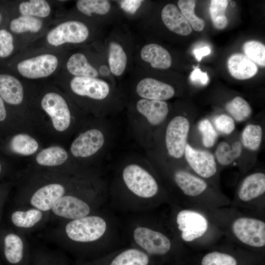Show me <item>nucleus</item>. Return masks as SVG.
Instances as JSON below:
<instances>
[{
  "label": "nucleus",
  "mask_w": 265,
  "mask_h": 265,
  "mask_svg": "<svg viewBox=\"0 0 265 265\" xmlns=\"http://www.w3.org/2000/svg\"><path fill=\"white\" fill-rule=\"evenodd\" d=\"M7 147L10 152L20 156H30L37 152L39 144L31 136L19 133L12 136L9 140Z\"/></svg>",
  "instance_id": "30"
},
{
  "label": "nucleus",
  "mask_w": 265,
  "mask_h": 265,
  "mask_svg": "<svg viewBox=\"0 0 265 265\" xmlns=\"http://www.w3.org/2000/svg\"><path fill=\"white\" fill-rule=\"evenodd\" d=\"M135 67L166 70L172 65V57L169 51L162 46L154 42L136 41L132 63Z\"/></svg>",
  "instance_id": "12"
},
{
  "label": "nucleus",
  "mask_w": 265,
  "mask_h": 265,
  "mask_svg": "<svg viewBox=\"0 0 265 265\" xmlns=\"http://www.w3.org/2000/svg\"><path fill=\"white\" fill-rule=\"evenodd\" d=\"M228 5L227 0H212L210 6V13L214 26L222 29L228 25V19L225 16V11Z\"/></svg>",
  "instance_id": "38"
},
{
  "label": "nucleus",
  "mask_w": 265,
  "mask_h": 265,
  "mask_svg": "<svg viewBox=\"0 0 265 265\" xmlns=\"http://www.w3.org/2000/svg\"><path fill=\"white\" fill-rule=\"evenodd\" d=\"M14 49L13 38L12 34L5 29L0 30V57L9 56Z\"/></svg>",
  "instance_id": "43"
},
{
  "label": "nucleus",
  "mask_w": 265,
  "mask_h": 265,
  "mask_svg": "<svg viewBox=\"0 0 265 265\" xmlns=\"http://www.w3.org/2000/svg\"><path fill=\"white\" fill-rule=\"evenodd\" d=\"M58 61L52 54L45 53L20 62L17 70L23 77L36 79L48 77L56 69Z\"/></svg>",
  "instance_id": "19"
},
{
  "label": "nucleus",
  "mask_w": 265,
  "mask_h": 265,
  "mask_svg": "<svg viewBox=\"0 0 265 265\" xmlns=\"http://www.w3.org/2000/svg\"><path fill=\"white\" fill-rule=\"evenodd\" d=\"M66 68L74 77L99 78L117 82L107 65L95 66L81 52L75 53L70 56L66 63Z\"/></svg>",
  "instance_id": "21"
},
{
  "label": "nucleus",
  "mask_w": 265,
  "mask_h": 265,
  "mask_svg": "<svg viewBox=\"0 0 265 265\" xmlns=\"http://www.w3.org/2000/svg\"><path fill=\"white\" fill-rule=\"evenodd\" d=\"M88 182L79 178H71L61 173H42L32 178L9 204L12 206L33 207L50 212L61 197Z\"/></svg>",
  "instance_id": "1"
},
{
  "label": "nucleus",
  "mask_w": 265,
  "mask_h": 265,
  "mask_svg": "<svg viewBox=\"0 0 265 265\" xmlns=\"http://www.w3.org/2000/svg\"><path fill=\"white\" fill-rule=\"evenodd\" d=\"M184 154L190 167L198 175L209 178L216 173V164L210 152L196 150L186 144Z\"/></svg>",
  "instance_id": "22"
},
{
  "label": "nucleus",
  "mask_w": 265,
  "mask_h": 265,
  "mask_svg": "<svg viewBox=\"0 0 265 265\" xmlns=\"http://www.w3.org/2000/svg\"><path fill=\"white\" fill-rule=\"evenodd\" d=\"M228 71L238 80H246L253 77L258 72L257 65L242 53L232 54L227 61Z\"/></svg>",
  "instance_id": "27"
},
{
  "label": "nucleus",
  "mask_w": 265,
  "mask_h": 265,
  "mask_svg": "<svg viewBox=\"0 0 265 265\" xmlns=\"http://www.w3.org/2000/svg\"><path fill=\"white\" fill-rule=\"evenodd\" d=\"M42 109L49 116L54 129L64 132L72 125L74 117L67 101L57 93H46L41 101Z\"/></svg>",
  "instance_id": "13"
},
{
  "label": "nucleus",
  "mask_w": 265,
  "mask_h": 265,
  "mask_svg": "<svg viewBox=\"0 0 265 265\" xmlns=\"http://www.w3.org/2000/svg\"><path fill=\"white\" fill-rule=\"evenodd\" d=\"M42 25V21L38 18L21 15L11 21L10 28L12 32L16 33L28 31L35 33L41 29Z\"/></svg>",
  "instance_id": "34"
},
{
  "label": "nucleus",
  "mask_w": 265,
  "mask_h": 265,
  "mask_svg": "<svg viewBox=\"0 0 265 265\" xmlns=\"http://www.w3.org/2000/svg\"><path fill=\"white\" fill-rule=\"evenodd\" d=\"M115 26L104 46L109 71L117 80L131 70L137 40L124 26Z\"/></svg>",
  "instance_id": "5"
},
{
  "label": "nucleus",
  "mask_w": 265,
  "mask_h": 265,
  "mask_svg": "<svg viewBox=\"0 0 265 265\" xmlns=\"http://www.w3.org/2000/svg\"><path fill=\"white\" fill-rule=\"evenodd\" d=\"M243 50L245 55L255 64L265 66V46L263 44L255 40L249 41L243 44Z\"/></svg>",
  "instance_id": "39"
},
{
  "label": "nucleus",
  "mask_w": 265,
  "mask_h": 265,
  "mask_svg": "<svg viewBox=\"0 0 265 265\" xmlns=\"http://www.w3.org/2000/svg\"><path fill=\"white\" fill-rule=\"evenodd\" d=\"M227 111L238 122L244 121L252 113V109L248 102L241 97L237 96L228 102L226 106Z\"/></svg>",
  "instance_id": "36"
},
{
  "label": "nucleus",
  "mask_w": 265,
  "mask_h": 265,
  "mask_svg": "<svg viewBox=\"0 0 265 265\" xmlns=\"http://www.w3.org/2000/svg\"><path fill=\"white\" fill-rule=\"evenodd\" d=\"M181 237L185 242L193 241L203 236L209 224L206 218L199 212L184 209L180 211L176 218Z\"/></svg>",
  "instance_id": "18"
},
{
  "label": "nucleus",
  "mask_w": 265,
  "mask_h": 265,
  "mask_svg": "<svg viewBox=\"0 0 265 265\" xmlns=\"http://www.w3.org/2000/svg\"><path fill=\"white\" fill-rule=\"evenodd\" d=\"M116 3L123 15L129 18H136V15L142 17L145 14V0H117Z\"/></svg>",
  "instance_id": "40"
},
{
  "label": "nucleus",
  "mask_w": 265,
  "mask_h": 265,
  "mask_svg": "<svg viewBox=\"0 0 265 265\" xmlns=\"http://www.w3.org/2000/svg\"><path fill=\"white\" fill-rule=\"evenodd\" d=\"M149 262L146 254L138 249L132 248L116 256L110 265H148Z\"/></svg>",
  "instance_id": "32"
},
{
  "label": "nucleus",
  "mask_w": 265,
  "mask_h": 265,
  "mask_svg": "<svg viewBox=\"0 0 265 265\" xmlns=\"http://www.w3.org/2000/svg\"><path fill=\"white\" fill-rule=\"evenodd\" d=\"M8 174V170L5 165L0 160V179L6 176Z\"/></svg>",
  "instance_id": "49"
},
{
  "label": "nucleus",
  "mask_w": 265,
  "mask_h": 265,
  "mask_svg": "<svg viewBox=\"0 0 265 265\" xmlns=\"http://www.w3.org/2000/svg\"><path fill=\"white\" fill-rule=\"evenodd\" d=\"M173 178L178 187L186 196H197L207 188V184L205 181L186 171H175Z\"/></svg>",
  "instance_id": "25"
},
{
  "label": "nucleus",
  "mask_w": 265,
  "mask_h": 265,
  "mask_svg": "<svg viewBox=\"0 0 265 265\" xmlns=\"http://www.w3.org/2000/svg\"><path fill=\"white\" fill-rule=\"evenodd\" d=\"M195 4L196 1L194 0H179L177 1L178 8L190 26L194 30L201 31L204 28L205 23L195 14Z\"/></svg>",
  "instance_id": "35"
},
{
  "label": "nucleus",
  "mask_w": 265,
  "mask_h": 265,
  "mask_svg": "<svg viewBox=\"0 0 265 265\" xmlns=\"http://www.w3.org/2000/svg\"><path fill=\"white\" fill-rule=\"evenodd\" d=\"M131 130L136 140L144 148L148 145L153 128L162 124L169 112L166 101L131 99L127 101Z\"/></svg>",
  "instance_id": "4"
},
{
  "label": "nucleus",
  "mask_w": 265,
  "mask_h": 265,
  "mask_svg": "<svg viewBox=\"0 0 265 265\" xmlns=\"http://www.w3.org/2000/svg\"><path fill=\"white\" fill-rule=\"evenodd\" d=\"M30 265H67L60 250L43 246L32 247Z\"/></svg>",
  "instance_id": "29"
},
{
  "label": "nucleus",
  "mask_w": 265,
  "mask_h": 265,
  "mask_svg": "<svg viewBox=\"0 0 265 265\" xmlns=\"http://www.w3.org/2000/svg\"><path fill=\"white\" fill-rule=\"evenodd\" d=\"M11 184L10 182L0 184V227L3 222L4 210L9 200Z\"/></svg>",
  "instance_id": "45"
},
{
  "label": "nucleus",
  "mask_w": 265,
  "mask_h": 265,
  "mask_svg": "<svg viewBox=\"0 0 265 265\" xmlns=\"http://www.w3.org/2000/svg\"><path fill=\"white\" fill-rule=\"evenodd\" d=\"M161 20L170 31L182 36H187L192 28L178 6L173 3L165 5L160 12Z\"/></svg>",
  "instance_id": "23"
},
{
  "label": "nucleus",
  "mask_w": 265,
  "mask_h": 265,
  "mask_svg": "<svg viewBox=\"0 0 265 265\" xmlns=\"http://www.w3.org/2000/svg\"><path fill=\"white\" fill-rule=\"evenodd\" d=\"M69 87L75 96L92 103L94 113L99 118L116 113L126 105V96L117 82L99 78L73 77Z\"/></svg>",
  "instance_id": "3"
},
{
  "label": "nucleus",
  "mask_w": 265,
  "mask_h": 265,
  "mask_svg": "<svg viewBox=\"0 0 265 265\" xmlns=\"http://www.w3.org/2000/svg\"><path fill=\"white\" fill-rule=\"evenodd\" d=\"M211 53V49L208 46L195 49L193 53L198 61H200L203 56L209 55Z\"/></svg>",
  "instance_id": "47"
},
{
  "label": "nucleus",
  "mask_w": 265,
  "mask_h": 265,
  "mask_svg": "<svg viewBox=\"0 0 265 265\" xmlns=\"http://www.w3.org/2000/svg\"><path fill=\"white\" fill-rule=\"evenodd\" d=\"M19 9L22 15L45 18L51 13V7L45 0H30L21 2Z\"/></svg>",
  "instance_id": "33"
},
{
  "label": "nucleus",
  "mask_w": 265,
  "mask_h": 265,
  "mask_svg": "<svg viewBox=\"0 0 265 265\" xmlns=\"http://www.w3.org/2000/svg\"><path fill=\"white\" fill-rule=\"evenodd\" d=\"M265 192V175L257 172L247 176L243 181L238 191V197L247 202L257 198Z\"/></svg>",
  "instance_id": "26"
},
{
  "label": "nucleus",
  "mask_w": 265,
  "mask_h": 265,
  "mask_svg": "<svg viewBox=\"0 0 265 265\" xmlns=\"http://www.w3.org/2000/svg\"><path fill=\"white\" fill-rule=\"evenodd\" d=\"M32 249L26 235L2 222L0 227V259L5 265H30Z\"/></svg>",
  "instance_id": "8"
},
{
  "label": "nucleus",
  "mask_w": 265,
  "mask_h": 265,
  "mask_svg": "<svg viewBox=\"0 0 265 265\" xmlns=\"http://www.w3.org/2000/svg\"><path fill=\"white\" fill-rule=\"evenodd\" d=\"M133 237L136 243L150 254L164 255L171 247V242L166 235L148 227L136 228Z\"/></svg>",
  "instance_id": "20"
},
{
  "label": "nucleus",
  "mask_w": 265,
  "mask_h": 265,
  "mask_svg": "<svg viewBox=\"0 0 265 265\" xmlns=\"http://www.w3.org/2000/svg\"><path fill=\"white\" fill-rule=\"evenodd\" d=\"M106 227L103 217L92 213L79 219L55 222L42 235L61 249L74 251L95 243L103 237Z\"/></svg>",
  "instance_id": "2"
},
{
  "label": "nucleus",
  "mask_w": 265,
  "mask_h": 265,
  "mask_svg": "<svg viewBox=\"0 0 265 265\" xmlns=\"http://www.w3.org/2000/svg\"><path fill=\"white\" fill-rule=\"evenodd\" d=\"M201 265H237V262L234 257L229 254L213 251L204 256Z\"/></svg>",
  "instance_id": "41"
},
{
  "label": "nucleus",
  "mask_w": 265,
  "mask_h": 265,
  "mask_svg": "<svg viewBox=\"0 0 265 265\" xmlns=\"http://www.w3.org/2000/svg\"><path fill=\"white\" fill-rule=\"evenodd\" d=\"M241 152L242 145L239 142H235L230 145L222 141L217 147L215 156L219 163L228 165L240 157Z\"/></svg>",
  "instance_id": "31"
},
{
  "label": "nucleus",
  "mask_w": 265,
  "mask_h": 265,
  "mask_svg": "<svg viewBox=\"0 0 265 265\" xmlns=\"http://www.w3.org/2000/svg\"><path fill=\"white\" fill-rule=\"evenodd\" d=\"M0 265H5L0 259Z\"/></svg>",
  "instance_id": "50"
},
{
  "label": "nucleus",
  "mask_w": 265,
  "mask_h": 265,
  "mask_svg": "<svg viewBox=\"0 0 265 265\" xmlns=\"http://www.w3.org/2000/svg\"><path fill=\"white\" fill-rule=\"evenodd\" d=\"M1 18H2L1 15V14L0 13V22L1 20Z\"/></svg>",
  "instance_id": "51"
},
{
  "label": "nucleus",
  "mask_w": 265,
  "mask_h": 265,
  "mask_svg": "<svg viewBox=\"0 0 265 265\" xmlns=\"http://www.w3.org/2000/svg\"><path fill=\"white\" fill-rule=\"evenodd\" d=\"M232 230L241 242L254 247L265 245V223L256 218L240 217L232 224Z\"/></svg>",
  "instance_id": "15"
},
{
  "label": "nucleus",
  "mask_w": 265,
  "mask_h": 265,
  "mask_svg": "<svg viewBox=\"0 0 265 265\" xmlns=\"http://www.w3.org/2000/svg\"><path fill=\"white\" fill-rule=\"evenodd\" d=\"M76 5L80 13L87 17H96L104 26L117 24L123 16L116 1L79 0Z\"/></svg>",
  "instance_id": "17"
},
{
  "label": "nucleus",
  "mask_w": 265,
  "mask_h": 265,
  "mask_svg": "<svg viewBox=\"0 0 265 265\" xmlns=\"http://www.w3.org/2000/svg\"><path fill=\"white\" fill-rule=\"evenodd\" d=\"M198 129L202 135V141L206 147H211L214 144L217 133L209 120L204 119L201 121Z\"/></svg>",
  "instance_id": "42"
},
{
  "label": "nucleus",
  "mask_w": 265,
  "mask_h": 265,
  "mask_svg": "<svg viewBox=\"0 0 265 265\" xmlns=\"http://www.w3.org/2000/svg\"><path fill=\"white\" fill-rule=\"evenodd\" d=\"M90 184L76 188L59 199L50 212L51 221L70 220L92 214L96 192Z\"/></svg>",
  "instance_id": "6"
},
{
  "label": "nucleus",
  "mask_w": 265,
  "mask_h": 265,
  "mask_svg": "<svg viewBox=\"0 0 265 265\" xmlns=\"http://www.w3.org/2000/svg\"><path fill=\"white\" fill-rule=\"evenodd\" d=\"M7 112L5 106L4 102L0 97V123L6 120Z\"/></svg>",
  "instance_id": "48"
},
{
  "label": "nucleus",
  "mask_w": 265,
  "mask_h": 265,
  "mask_svg": "<svg viewBox=\"0 0 265 265\" xmlns=\"http://www.w3.org/2000/svg\"><path fill=\"white\" fill-rule=\"evenodd\" d=\"M134 69L130 87L131 99L165 101L174 96L175 90L171 84L147 75L140 68Z\"/></svg>",
  "instance_id": "10"
},
{
  "label": "nucleus",
  "mask_w": 265,
  "mask_h": 265,
  "mask_svg": "<svg viewBox=\"0 0 265 265\" xmlns=\"http://www.w3.org/2000/svg\"><path fill=\"white\" fill-rule=\"evenodd\" d=\"M194 68V70L190 75L189 79L190 80L194 83L200 84L202 85H207L209 81V76L207 72H202L197 67Z\"/></svg>",
  "instance_id": "46"
},
{
  "label": "nucleus",
  "mask_w": 265,
  "mask_h": 265,
  "mask_svg": "<svg viewBox=\"0 0 265 265\" xmlns=\"http://www.w3.org/2000/svg\"><path fill=\"white\" fill-rule=\"evenodd\" d=\"M189 130V121L183 116H175L168 123L165 134V145L171 157L179 159L184 156Z\"/></svg>",
  "instance_id": "16"
},
{
  "label": "nucleus",
  "mask_w": 265,
  "mask_h": 265,
  "mask_svg": "<svg viewBox=\"0 0 265 265\" xmlns=\"http://www.w3.org/2000/svg\"><path fill=\"white\" fill-rule=\"evenodd\" d=\"M214 124L219 132L226 134H230L235 129L234 119L226 114L217 116L214 119Z\"/></svg>",
  "instance_id": "44"
},
{
  "label": "nucleus",
  "mask_w": 265,
  "mask_h": 265,
  "mask_svg": "<svg viewBox=\"0 0 265 265\" xmlns=\"http://www.w3.org/2000/svg\"><path fill=\"white\" fill-rule=\"evenodd\" d=\"M121 177L127 188L139 198H151L158 193L159 187L156 180L138 162L130 161L126 164L122 169Z\"/></svg>",
  "instance_id": "11"
},
{
  "label": "nucleus",
  "mask_w": 265,
  "mask_h": 265,
  "mask_svg": "<svg viewBox=\"0 0 265 265\" xmlns=\"http://www.w3.org/2000/svg\"><path fill=\"white\" fill-rule=\"evenodd\" d=\"M0 97L7 104L17 106L22 103L24 97L23 85L15 77L0 75Z\"/></svg>",
  "instance_id": "24"
},
{
  "label": "nucleus",
  "mask_w": 265,
  "mask_h": 265,
  "mask_svg": "<svg viewBox=\"0 0 265 265\" xmlns=\"http://www.w3.org/2000/svg\"><path fill=\"white\" fill-rule=\"evenodd\" d=\"M262 135V129L260 125L249 124L246 126L242 132V144L246 148L255 151L260 146Z\"/></svg>",
  "instance_id": "37"
},
{
  "label": "nucleus",
  "mask_w": 265,
  "mask_h": 265,
  "mask_svg": "<svg viewBox=\"0 0 265 265\" xmlns=\"http://www.w3.org/2000/svg\"><path fill=\"white\" fill-rule=\"evenodd\" d=\"M5 215L6 225L27 235L45 228L51 221L50 212L30 206L9 205Z\"/></svg>",
  "instance_id": "9"
},
{
  "label": "nucleus",
  "mask_w": 265,
  "mask_h": 265,
  "mask_svg": "<svg viewBox=\"0 0 265 265\" xmlns=\"http://www.w3.org/2000/svg\"><path fill=\"white\" fill-rule=\"evenodd\" d=\"M68 158V153L64 148L59 146H52L40 151L35 157V161L40 166L54 168L64 164Z\"/></svg>",
  "instance_id": "28"
},
{
  "label": "nucleus",
  "mask_w": 265,
  "mask_h": 265,
  "mask_svg": "<svg viewBox=\"0 0 265 265\" xmlns=\"http://www.w3.org/2000/svg\"><path fill=\"white\" fill-rule=\"evenodd\" d=\"M90 36L89 27L79 20L61 23L50 30L47 35L49 44L58 46L65 43L79 44L86 41Z\"/></svg>",
  "instance_id": "14"
},
{
  "label": "nucleus",
  "mask_w": 265,
  "mask_h": 265,
  "mask_svg": "<svg viewBox=\"0 0 265 265\" xmlns=\"http://www.w3.org/2000/svg\"><path fill=\"white\" fill-rule=\"evenodd\" d=\"M111 130L105 121L81 131L72 142L70 152L75 159H89L102 154L108 146Z\"/></svg>",
  "instance_id": "7"
}]
</instances>
